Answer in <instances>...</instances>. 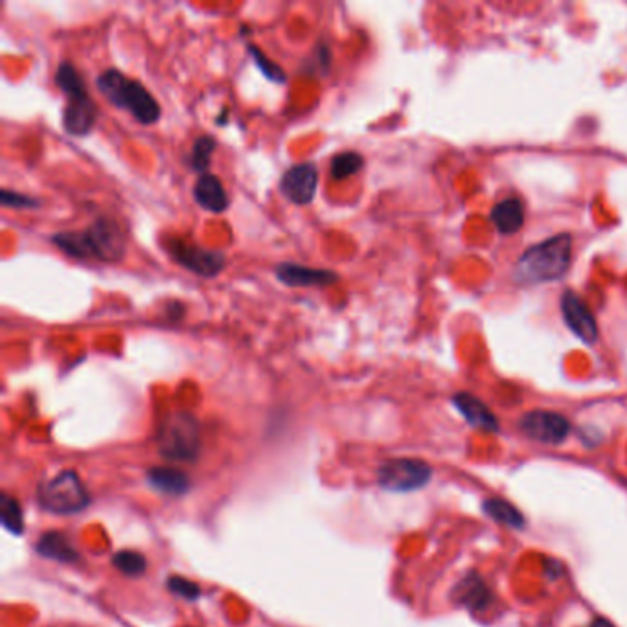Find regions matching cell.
I'll list each match as a JSON object with an SVG mask.
<instances>
[{"label": "cell", "instance_id": "cell-14", "mask_svg": "<svg viewBox=\"0 0 627 627\" xmlns=\"http://www.w3.org/2000/svg\"><path fill=\"white\" fill-rule=\"evenodd\" d=\"M453 405L471 427L488 431V432L499 431V422H497L495 414L478 397H475L467 392H460L453 397Z\"/></svg>", "mask_w": 627, "mask_h": 627}, {"label": "cell", "instance_id": "cell-20", "mask_svg": "<svg viewBox=\"0 0 627 627\" xmlns=\"http://www.w3.org/2000/svg\"><path fill=\"white\" fill-rule=\"evenodd\" d=\"M37 550H39L41 556L57 560V562H74L76 560V550L68 543V539L63 534L52 532V534H45L37 544Z\"/></svg>", "mask_w": 627, "mask_h": 627}, {"label": "cell", "instance_id": "cell-10", "mask_svg": "<svg viewBox=\"0 0 627 627\" xmlns=\"http://www.w3.org/2000/svg\"><path fill=\"white\" fill-rule=\"evenodd\" d=\"M562 313L565 324L570 327L572 334L587 344H595L600 337L598 324L588 311L587 304L572 291H565L562 297Z\"/></svg>", "mask_w": 627, "mask_h": 627}, {"label": "cell", "instance_id": "cell-11", "mask_svg": "<svg viewBox=\"0 0 627 627\" xmlns=\"http://www.w3.org/2000/svg\"><path fill=\"white\" fill-rule=\"evenodd\" d=\"M274 273L278 282L289 287H326L339 282V274L335 271L308 267L292 262L278 264Z\"/></svg>", "mask_w": 627, "mask_h": 627}, {"label": "cell", "instance_id": "cell-27", "mask_svg": "<svg viewBox=\"0 0 627 627\" xmlns=\"http://www.w3.org/2000/svg\"><path fill=\"white\" fill-rule=\"evenodd\" d=\"M0 203L6 208H17V210H24V208H39L41 201L33 199L30 196H24L21 192H13L8 188L0 190Z\"/></svg>", "mask_w": 627, "mask_h": 627}, {"label": "cell", "instance_id": "cell-1", "mask_svg": "<svg viewBox=\"0 0 627 627\" xmlns=\"http://www.w3.org/2000/svg\"><path fill=\"white\" fill-rule=\"evenodd\" d=\"M61 252L80 262L118 264L127 252V236L113 219H96L83 231L57 232L50 236Z\"/></svg>", "mask_w": 627, "mask_h": 627}, {"label": "cell", "instance_id": "cell-3", "mask_svg": "<svg viewBox=\"0 0 627 627\" xmlns=\"http://www.w3.org/2000/svg\"><path fill=\"white\" fill-rule=\"evenodd\" d=\"M96 87L110 105L127 110L138 124L153 126L161 120L162 109L157 98L138 80L127 78L118 68L103 70L96 80Z\"/></svg>", "mask_w": 627, "mask_h": 627}, {"label": "cell", "instance_id": "cell-29", "mask_svg": "<svg viewBox=\"0 0 627 627\" xmlns=\"http://www.w3.org/2000/svg\"><path fill=\"white\" fill-rule=\"evenodd\" d=\"M166 313H168V318H170L171 322H179V320H180L184 315H187V308H184L180 302L173 300V302H170V304H168Z\"/></svg>", "mask_w": 627, "mask_h": 627}, {"label": "cell", "instance_id": "cell-24", "mask_svg": "<svg viewBox=\"0 0 627 627\" xmlns=\"http://www.w3.org/2000/svg\"><path fill=\"white\" fill-rule=\"evenodd\" d=\"M247 48H248V52H250V56H252L256 66L262 70V74H264V76H266L267 80H271V82H274V83H285L287 76H285V70H283L280 65H276L271 57H267L260 48H257V47L252 45V43H248Z\"/></svg>", "mask_w": 627, "mask_h": 627}, {"label": "cell", "instance_id": "cell-8", "mask_svg": "<svg viewBox=\"0 0 627 627\" xmlns=\"http://www.w3.org/2000/svg\"><path fill=\"white\" fill-rule=\"evenodd\" d=\"M318 188V170L313 162L291 166L280 179V194L292 205L313 203Z\"/></svg>", "mask_w": 627, "mask_h": 627}, {"label": "cell", "instance_id": "cell-12", "mask_svg": "<svg viewBox=\"0 0 627 627\" xmlns=\"http://www.w3.org/2000/svg\"><path fill=\"white\" fill-rule=\"evenodd\" d=\"M98 120V107L89 96L68 98L63 109V129L74 136H85L92 131Z\"/></svg>", "mask_w": 627, "mask_h": 627}, {"label": "cell", "instance_id": "cell-30", "mask_svg": "<svg viewBox=\"0 0 627 627\" xmlns=\"http://www.w3.org/2000/svg\"><path fill=\"white\" fill-rule=\"evenodd\" d=\"M591 627H614L609 620H605V618H597L593 623H591Z\"/></svg>", "mask_w": 627, "mask_h": 627}, {"label": "cell", "instance_id": "cell-5", "mask_svg": "<svg viewBox=\"0 0 627 627\" xmlns=\"http://www.w3.org/2000/svg\"><path fill=\"white\" fill-rule=\"evenodd\" d=\"M39 502L54 513H74L89 504V493L74 471H61L39 490Z\"/></svg>", "mask_w": 627, "mask_h": 627}, {"label": "cell", "instance_id": "cell-21", "mask_svg": "<svg viewBox=\"0 0 627 627\" xmlns=\"http://www.w3.org/2000/svg\"><path fill=\"white\" fill-rule=\"evenodd\" d=\"M215 147H217V140L212 135H203V136H197L194 140L188 162L196 173H199V175L210 173L208 170L212 164V157L215 153Z\"/></svg>", "mask_w": 627, "mask_h": 627}, {"label": "cell", "instance_id": "cell-4", "mask_svg": "<svg viewBox=\"0 0 627 627\" xmlns=\"http://www.w3.org/2000/svg\"><path fill=\"white\" fill-rule=\"evenodd\" d=\"M201 431L188 413H173L161 423L159 449L170 460H192L199 453Z\"/></svg>", "mask_w": 627, "mask_h": 627}, {"label": "cell", "instance_id": "cell-9", "mask_svg": "<svg viewBox=\"0 0 627 627\" xmlns=\"http://www.w3.org/2000/svg\"><path fill=\"white\" fill-rule=\"evenodd\" d=\"M525 436L541 444H562L570 432V423L565 416L552 411H532L519 422Z\"/></svg>", "mask_w": 627, "mask_h": 627}, {"label": "cell", "instance_id": "cell-16", "mask_svg": "<svg viewBox=\"0 0 627 627\" xmlns=\"http://www.w3.org/2000/svg\"><path fill=\"white\" fill-rule=\"evenodd\" d=\"M147 478L159 492L168 495H182L190 488L188 476L175 467H153Z\"/></svg>", "mask_w": 627, "mask_h": 627}, {"label": "cell", "instance_id": "cell-19", "mask_svg": "<svg viewBox=\"0 0 627 627\" xmlns=\"http://www.w3.org/2000/svg\"><path fill=\"white\" fill-rule=\"evenodd\" d=\"M455 598L471 607V609H483L488 602H490V591L488 587L475 576H469L466 579L460 581V585L457 587L455 591Z\"/></svg>", "mask_w": 627, "mask_h": 627}, {"label": "cell", "instance_id": "cell-18", "mask_svg": "<svg viewBox=\"0 0 627 627\" xmlns=\"http://www.w3.org/2000/svg\"><path fill=\"white\" fill-rule=\"evenodd\" d=\"M56 83H57V87L61 89V92L66 96V100H68V98L89 96L85 80H83V76L80 74V70H78L76 66H74L72 63H68V61H63V63L57 66Z\"/></svg>", "mask_w": 627, "mask_h": 627}, {"label": "cell", "instance_id": "cell-6", "mask_svg": "<svg viewBox=\"0 0 627 627\" xmlns=\"http://www.w3.org/2000/svg\"><path fill=\"white\" fill-rule=\"evenodd\" d=\"M168 250L179 266L203 278L217 276L227 266V256L223 252L205 248L188 239H173Z\"/></svg>", "mask_w": 627, "mask_h": 627}, {"label": "cell", "instance_id": "cell-13", "mask_svg": "<svg viewBox=\"0 0 627 627\" xmlns=\"http://www.w3.org/2000/svg\"><path fill=\"white\" fill-rule=\"evenodd\" d=\"M194 199L201 208L212 213H221L231 206V197L223 187V182L213 173H205L197 177L194 184Z\"/></svg>", "mask_w": 627, "mask_h": 627}, {"label": "cell", "instance_id": "cell-15", "mask_svg": "<svg viewBox=\"0 0 627 627\" xmlns=\"http://www.w3.org/2000/svg\"><path fill=\"white\" fill-rule=\"evenodd\" d=\"M492 221L502 234L519 232L525 225V206L518 197H508L492 210Z\"/></svg>", "mask_w": 627, "mask_h": 627}, {"label": "cell", "instance_id": "cell-23", "mask_svg": "<svg viewBox=\"0 0 627 627\" xmlns=\"http://www.w3.org/2000/svg\"><path fill=\"white\" fill-rule=\"evenodd\" d=\"M0 518H3V525L12 532V534H22L24 532V519H22V509L21 504L10 497L3 495L0 501Z\"/></svg>", "mask_w": 627, "mask_h": 627}, {"label": "cell", "instance_id": "cell-22", "mask_svg": "<svg viewBox=\"0 0 627 627\" xmlns=\"http://www.w3.org/2000/svg\"><path fill=\"white\" fill-rule=\"evenodd\" d=\"M364 168V157L357 152H343L331 159L329 173L335 180H344L357 175Z\"/></svg>", "mask_w": 627, "mask_h": 627}, {"label": "cell", "instance_id": "cell-26", "mask_svg": "<svg viewBox=\"0 0 627 627\" xmlns=\"http://www.w3.org/2000/svg\"><path fill=\"white\" fill-rule=\"evenodd\" d=\"M331 66V48L326 43H320L315 52L311 54V57L306 59V66L304 72L308 74H318V76H326Z\"/></svg>", "mask_w": 627, "mask_h": 627}, {"label": "cell", "instance_id": "cell-2", "mask_svg": "<svg viewBox=\"0 0 627 627\" xmlns=\"http://www.w3.org/2000/svg\"><path fill=\"white\" fill-rule=\"evenodd\" d=\"M572 260V238L560 234L530 247L515 264L513 278L523 285L560 280Z\"/></svg>", "mask_w": 627, "mask_h": 627}, {"label": "cell", "instance_id": "cell-7", "mask_svg": "<svg viewBox=\"0 0 627 627\" xmlns=\"http://www.w3.org/2000/svg\"><path fill=\"white\" fill-rule=\"evenodd\" d=\"M431 467L422 460L397 458L388 460L379 467L378 481L388 492H414L431 481Z\"/></svg>", "mask_w": 627, "mask_h": 627}, {"label": "cell", "instance_id": "cell-25", "mask_svg": "<svg viewBox=\"0 0 627 627\" xmlns=\"http://www.w3.org/2000/svg\"><path fill=\"white\" fill-rule=\"evenodd\" d=\"M115 567L127 574V576H140L145 570V560L138 552H131V550H122L115 556L113 560Z\"/></svg>", "mask_w": 627, "mask_h": 627}, {"label": "cell", "instance_id": "cell-28", "mask_svg": "<svg viewBox=\"0 0 627 627\" xmlns=\"http://www.w3.org/2000/svg\"><path fill=\"white\" fill-rule=\"evenodd\" d=\"M170 588H171V591L175 593V595H179V597H182V598H187V600H196L199 595H201V588L194 583V581H190V579H184V578H180V576H173V578H170Z\"/></svg>", "mask_w": 627, "mask_h": 627}, {"label": "cell", "instance_id": "cell-17", "mask_svg": "<svg viewBox=\"0 0 627 627\" xmlns=\"http://www.w3.org/2000/svg\"><path fill=\"white\" fill-rule=\"evenodd\" d=\"M483 508L492 519H495L497 523H501L508 528H523L525 527V515L511 502H508L501 497H492V499L484 501Z\"/></svg>", "mask_w": 627, "mask_h": 627}]
</instances>
